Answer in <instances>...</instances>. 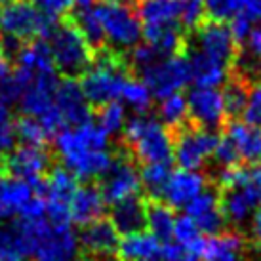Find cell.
Listing matches in <instances>:
<instances>
[{
    "mask_svg": "<svg viewBox=\"0 0 261 261\" xmlns=\"http://www.w3.org/2000/svg\"><path fill=\"white\" fill-rule=\"evenodd\" d=\"M206 19L225 23L246 10L248 0H202Z\"/></svg>",
    "mask_w": 261,
    "mask_h": 261,
    "instance_id": "cell-35",
    "label": "cell"
},
{
    "mask_svg": "<svg viewBox=\"0 0 261 261\" xmlns=\"http://www.w3.org/2000/svg\"><path fill=\"white\" fill-rule=\"evenodd\" d=\"M99 0H74V8L73 10H90L94 8Z\"/></svg>",
    "mask_w": 261,
    "mask_h": 261,
    "instance_id": "cell-45",
    "label": "cell"
},
{
    "mask_svg": "<svg viewBox=\"0 0 261 261\" xmlns=\"http://www.w3.org/2000/svg\"><path fill=\"white\" fill-rule=\"evenodd\" d=\"M212 160L216 162L221 168H231V166H239L242 164L240 162V156H239V151H237V147L232 145V141L227 136H219L218 139V145L214 149V154H212Z\"/></svg>",
    "mask_w": 261,
    "mask_h": 261,
    "instance_id": "cell-36",
    "label": "cell"
},
{
    "mask_svg": "<svg viewBox=\"0 0 261 261\" xmlns=\"http://www.w3.org/2000/svg\"><path fill=\"white\" fill-rule=\"evenodd\" d=\"M202 237L200 231H198V227L193 219L189 218V216H179V218H175V225H174V239L177 240V244L183 248L191 246L195 240H198Z\"/></svg>",
    "mask_w": 261,
    "mask_h": 261,
    "instance_id": "cell-37",
    "label": "cell"
},
{
    "mask_svg": "<svg viewBox=\"0 0 261 261\" xmlns=\"http://www.w3.org/2000/svg\"><path fill=\"white\" fill-rule=\"evenodd\" d=\"M15 143V118L8 109L0 107V152L14 149Z\"/></svg>",
    "mask_w": 261,
    "mask_h": 261,
    "instance_id": "cell-39",
    "label": "cell"
},
{
    "mask_svg": "<svg viewBox=\"0 0 261 261\" xmlns=\"http://www.w3.org/2000/svg\"><path fill=\"white\" fill-rule=\"evenodd\" d=\"M252 25H254V19L250 17V14H248L246 10L240 12V14H237L231 19V23H229V31H231L232 38L237 40L239 46H242V42H246V38H250L252 31H254L252 29Z\"/></svg>",
    "mask_w": 261,
    "mask_h": 261,
    "instance_id": "cell-40",
    "label": "cell"
},
{
    "mask_svg": "<svg viewBox=\"0 0 261 261\" xmlns=\"http://www.w3.org/2000/svg\"><path fill=\"white\" fill-rule=\"evenodd\" d=\"M58 21L59 19L38 12L29 0H10L0 10V27L4 35L19 38L23 42L46 40Z\"/></svg>",
    "mask_w": 261,
    "mask_h": 261,
    "instance_id": "cell-3",
    "label": "cell"
},
{
    "mask_svg": "<svg viewBox=\"0 0 261 261\" xmlns=\"http://www.w3.org/2000/svg\"><path fill=\"white\" fill-rule=\"evenodd\" d=\"M25 257H27V252L15 223L0 227V261L25 259Z\"/></svg>",
    "mask_w": 261,
    "mask_h": 261,
    "instance_id": "cell-33",
    "label": "cell"
},
{
    "mask_svg": "<svg viewBox=\"0 0 261 261\" xmlns=\"http://www.w3.org/2000/svg\"><path fill=\"white\" fill-rule=\"evenodd\" d=\"M46 44L51 51L54 67L63 79H82L94 65V54L67 15L58 21L56 29L46 38Z\"/></svg>",
    "mask_w": 261,
    "mask_h": 261,
    "instance_id": "cell-2",
    "label": "cell"
},
{
    "mask_svg": "<svg viewBox=\"0 0 261 261\" xmlns=\"http://www.w3.org/2000/svg\"><path fill=\"white\" fill-rule=\"evenodd\" d=\"M218 200H219V212L225 219V225H229V231L242 232V227L246 223L252 212L257 206V196L252 191L250 185L242 187H231V189H218ZM244 234V232H242Z\"/></svg>",
    "mask_w": 261,
    "mask_h": 261,
    "instance_id": "cell-15",
    "label": "cell"
},
{
    "mask_svg": "<svg viewBox=\"0 0 261 261\" xmlns=\"http://www.w3.org/2000/svg\"><path fill=\"white\" fill-rule=\"evenodd\" d=\"M248 50L255 58V61L261 65V27L252 31V35L248 38Z\"/></svg>",
    "mask_w": 261,
    "mask_h": 261,
    "instance_id": "cell-42",
    "label": "cell"
},
{
    "mask_svg": "<svg viewBox=\"0 0 261 261\" xmlns=\"http://www.w3.org/2000/svg\"><path fill=\"white\" fill-rule=\"evenodd\" d=\"M0 175H6V166H4V152H0Z\"/></svg>",
    "mask_w": 261,
    "mask_h": 261,
    "instance_id": "cell-47",
    "label": "cell"
},
{
    "mask_svg": "<svg viewBox=\"0 0 261 261\" xmlns=\"http://www.w3.org/2000/svg\"><path fill=\"white\" fill-rule=\"evenodd\" d=\"M94 10L103 27L107 46L118 54L128 56L143 37L141 21H139L136 10L126 6L105 4V2H97Z\"/></svg>",
    "mask_w": 261,
    "mask_h": 261,
    "instance_id": "cell-4",
    "label": "cell"
},
{
    "mask_svg": "<svg viewBox=\"0 0 261 261\" xmlns=\"http://www.w3.org/2000/svg\"><path fill=\"white\" fill-rule=\"evenodd\" d=\"M118 237L120 234L107 218L82 227L79 234L80 261H118L116 259L120 244Z\"/></svg>",
    "mask_w": 261,
    "mask_h": 261,
    "instance_id": "cell-10",
    "label": "cell"
},
{
    "mask_svg": "<svg viewBox=\"0 0 261 261\" xmlns=\"http://www.w3.org/2000/svg\"><path fill=\"white\" fill-rule=\"evenodd\" d=\"M0 221H2V219H0Z\"/></svg>",
    "mask_w": 261,
    "mask_h": 261,
    "instance_id": "cell-49",
    "label": "cell"
},
{
    "mask_svg": "<svg viewBox=\"0 0 261 261\" xmlns=\"http://www.w3.org/2000/svg\"><path fill=\"white\" fill-rule=\"evenodd\" d=\"M33 257L35 261H80L76 232L71 229V225L56 227L50 223L42 239L38 240Z\"/></svg>",
    "mask_w": 261,
    "mask_h": 261,
    "instance_id": "cell-14",
    "label": "cell"
},
{
    "mask_svg": "<svg viewBox=\"0 0 261 261\" xmlns=\"http://www.w3.org/2000/svg\"><path fill=\"white\" fill-rule=\"evenodd\" d=\"M162 244L151 232H139L124 237L118 244L116 259L118 261H160Z\"/></svg>",
    "mask_w": 261,
    "mask_h": 261,
    "instance_id": "cell-25",
    "label": "cell"
},
{
    "mask_svg": "<svg viewBox=\"0 0 261 261\" xmlns=\"http://www.w3.org/2000/svg\"><path fill=\"white\" fill-rule=\"evenodd\" d=\"M132 156L138 166L172 164L174 141L172 134L151 116L136 115L124 124L122 136L116 141Z\"/></svg>",
    "mask_w": 261,
    "mask_h": 261,
    "instance_id": "cell-1",
    "label": "cell"
},
{
    "mask_svg": "<svg viewBox=\"0 0 261 261\" xmlns=\"http://www.w3.org/2000/svg\"><path fill=\"white\" fill-rule=\"evenodd\" d=\"M134 10L141 21L143 38L147 44H152L168 29H181L179 0H138Z\"/></svg>",
    "mask_w": 261,
    "mask_h": 261,
    "instance_id": "cell-11",
    "label": "cell"
},
{
    "mask_svg": "<svg viewBox=\"0 0 261 261\" xmlns=\"http://www.w3.org/2000/svg\"><path fill=\"white\" fill-rule=\"evenodd\" d=\"M170 134L174 141V160L179 164V170H189V172L204 168L208 159H212L219 139L218 134L196 128L189 120L181 128Z\"/></svg>",
    "mask_w": 261,
    "mask_h": 261,
    "instance_id": "cell-7",
    "label": "cell"
},
{
    "mask_svg": "<svg viewBox=\"0 0 261 261\" xmlns=\"http://www.w3.org/2000/svg\"><path fill=\"white\" fill-rule=\"evenodd\" d=\"M56 164L58 159L50 147L17 145L4 152L6 175L29 183L31 187H37L38 183L44 181Z\"/></svg>",
    "mask_w": 261,
    "mask_h": 261,
    "instance_id": "cell-8",
    "label": "cell"
},
{
    "mask_svg": "<svg viewBox=\"0 0 261 261\" xmlns=\"http://www.w3.org/2000/svg\"><path fill=\"white\" fill-rule=\"evenodd\" d=\"M15 65H17V69H23V71H27V73H31V74L56 73L54 59H51V51H50V48H48L46 40L25 42Z\"/></svg>",
    "mask_w": 261,
    "mask_h": 261,
    "instance_id": "cell-27",
    "label": "cell"
},
{
    "mask_svg": "<svg viewBox=\"0 0 261 261\" xmlns=\"http://www.w3.org/2000/svg\"><path fill=\"white\" fill-rule=\"evenodd\" d=\"M189 122L208 132H221L225 126L221 92L216 88H195L187 95Z\"/></svg>",
    "mask_w": 261,
    "mask_h": 261,
    "instance_id": "cell-12",
    "label": "cell"
},
{
    "mask_svg": "<svg viewBox=\"0 0 261 261\" xmlns=\"http://www.w3.org/2000/svg\"><path fill=\"white\" fill-rule=\"evenodd\" d=\"M35 196L29 183L15 179L10 175H0V219L19 216L23 206Z\"/></svg>",
    "mask_w": 261,
    "mask_h": 261,
    "instance_id": "cell-23",
    "label": "cell"
},
{
    "mask_svg": "<svg viewBox=\"0 0 261 261\" xmlns=\"http://www.w3.org/2000/svg\"><path fill=\"white\" fill-rule=\"evenodd\" d=\"M250 84H252V80L248 79L242 71H239L237 67L229 73V76L225 80L223 92H221L225 124L234 122V120H240V118H242L244 107H246V103H248Z\"/></svg>",
    "mask_w": 261,
    "mask_h": 261,
    "instance_id": "cell-21",
    "label": "cell"
},
{
    "mask_svg": "<svg viewBox=\"0 0 261 261\" xmlns=\"http://www.w3.org/2000/svg\"><path fill=\"white\" fill-rule=\"evenodd\" d=\"M159 116L160 124L168 132H174L177 128H181L183 124L189 120L187 97H185V94L177 92V94H172L168 95L166 99H162L159 105Z\"/></svg>",
    "mask_w": 261,
    "mask_h": 261,
    "instance_id": "cell-28",
    "label": "cell"
},
{
    "mask_svg": "<svg viewBox=\"0 0 261 261\" xmlns=\"http://www.w3.org/2000/svg\"><path fill=\"white\" fill-rule=\"evenodd\" d=\"M212 183L206 174L198 172H189V170H175L168 179L164 193H162V202L168 204L172 210L185 208L191 200L204 193Z\"/></svg>",
    "mask_w": 261,
    "mask_h": 261,
    "instance_id": "cell-17",
    "label": "cell"
},
{
    "mask_svg": "<svg viewBox=\"0 0 261 261\" xmlns=\"http://www.w3.org/2000/svg\"><path fill=\"white\" fill-rule=\"evenodd\" d=\"M138 76L149 88L151 95L162 101L168 95L177 94L187 86V82L191 80V71H189L187 58L183 54V56L162 59L145 71H141Z\"/></svg>",
    "mask_w": 261,
    "mask_h": 261,
    "instance_id": "cell-9",
    "label": "cell"
},
{
    "mask_svg": "<svg viewBox=\"0 0 261 261\" xmlns=\"http://www.w3.org/2000/svg\"><path fill=\"white\" fill-rule=\"evenodd\" d=\"M172 175V164H147L141 166V189H145V196L149 200H162V193L168 179Z\"/></svg>",
    "mask_w": 261,
    "mask_h": 261,
    "instance_id": "cell-29",
    "label": "cell"
},
{
    "mask_svg": "<svg viewBox=\"0 0 261 261\" xmlns=\"http://www.w3.org/2000/svg\"><path fill=\"white\" fill-rule=\"evenodd\" d=\"M15 139H19L21 145L29 147L50 145V136L46 134L40 120L27 115H19L15 118Z\"/></svg>",
    "mask_w": 261,
    "mask_h": 261,
    "instance_id": "cell-30",
    "label": "cell"
},
{
    "mask_svg": "<svg viewBox=\"0 0 261 261\" xmlns=\"http://www.w3.org/2000/svg\"><path fill=\"white\" fill-rule=\"evenodd\" d=\"M94 116L97 120V126L107 136L122 134L124 124H126V111H124V105H120L118 101H113L109 105L99 107V109H94Z\"/></svg>",
    "mask_w": 261,
    "mask_h": 261,
    "instance_id": "cell-32",
    "label": "cell"
},
{
    "mask_svg": "<svg viewBox=\"0 0 261 261\" xmlns=\"http://www.w3.org/2000/svg\"><path fill=\"white\" fill-rule=\"evenodd\" d=\"M14 261H27V259H14Z\"/></svg>",
    "mask_w": 261,
    "mask_h": 261,
    "instance_id": "cell-48",
    "label": "cell"
},
{
    "mask_svg": "<svg viewBox=\"0 0 261 261\" xmlns=\"http://www.w3.org/2000/svg\"><path fill=\"white\" fill-rule=\"evenodd\" d=\"M185 58H187L189 71H191V80L196 84V88H218L229 76V71L225 67L212 61L208 56H204L202 51L196 50L195 46L189 42Z\"/></svg>",
    "mask_w": 261,
    "mask_h": 261,
    "instance_id": "cell-22",
    "label": "cell"
},
{
    "mask_svg": "<svg viewBox=\"0 0 261 261\" xmlns=\"http://www.w3.org/2000/svg\"><path fill=\"white\" fill-rule=\"evenodd\" d=\"M223 136L232 141L244 166H257L261 164V128L248 126L242 120L227 122L221 130Z\"/></svg>",
    "mask_w": 261,
    "mask_h": 261,
    "instance_id": "cell-20",
    "label": "cell"
},
{
    "mask_svg": "<svg viewBox=\"0 0 261 261\" xmlns=\"http://www.w3.org/2000/svg\"><path fill=\"white\" fill-rule=\"evenodd\" d=\"M174 210L168 204H164L162 200L147 198V229L160 244H168L174 239Z\"/></svg>",
    "mask_w": 261,
    "mask_h": 261,
    "instance_id": "cell-26",
    "label": "cell"
},
{
    "mask_svg": "<svg viewBox=\"0 0 261 261\" xmlns=\"http://www.w3.org/2000/svg\"><path fill=\"white\" fill-rule=\"evenodd\" d=\"M10 71H12V65H10L6 59L0 56V80L4 79V76H8V74H10Z\"/></svg>",
    "mask_w": 261,
    "mask_h": 261,
    "instance_id": "cell-46",
    "label": "cell"
},
{
    "mask_svg": "<svg viewBox=\"0 0 261 261\" xmlns=\"http://www.w3.org/2000/svg\"><path fill=\"white\" fill-rule=\"evenodd\" d=\"M54 105L58 109L65 128H79L84 124H90L94 118V111L82 94L79 80L61 79L56 90Z\"/></svg>",
    "mask_w": 261,
    "mask_h": 261,
    "instance_id": "cell-13",
    "label": "cell"
},
{
    "mask_svg": "<svg viewBox=\"0 0 261 261\" xmlns=\"http://www.w3.org/2000/svg\"><path fill=\"white\" fill-rule=\"evenodd\" d=\"M105 212V200H103L99 187L95 181H82L74 191L71 204H69V216L71 221L80 227L94 223L103 218Z\"/></svg>",
    "mask_w": 261,
    "mask_h": 261,
    "instance_id": "cell-19",
    "label": "cell"
},
{
    "mask_svg": "<svg viewBox=\"0 0 261 261\" xmlns=\"http://www.w3.org/2000/svg\"><path fill=\"white\" fill-rule=\"evenodd\" d=\"M246 250V237L242 232L225 231L206 240L202 261H240Z\"/></svg>",
    "mask_w": 261,
    "mask_h": 261,
    "instance_id": "cell-24",
    "label": "cell"
},
{
    "mask_svg": "<svg viewBox=\"0 0 261 261\" xmlns=\"http://www.w3.org/2000/svg\"><path fill=\"white\" fill-rule=\"evenodd\" d=\"M250 244L261 252V206L254 212L252 225H250Z\"/></svg>",
    "mask_w": 261,
    "mask_h": 261,
    "instance_id": "cell-41",
    "label": "cell"
},
{
    "mask_svg": "<svg viewBox=\"0 0 261 261\" xmlns=\"http://www.w3.org/2000/svg\"><path fill=\"white\" fill-rule=\"evenodd\" d=\"M33 76L35 74L27 73L23 69H17L15 73L8 74V76H4V79L0 80V107L8 109L10 105L19 101L27 84L33 80Z\"/></svg>",
    "mask_w": 261,
    "mask_h": 261,
    "instance_id": "cell-31",
    "label": "cell"
},
{
    "mask_svg": "<svg viewBox=\"0 0 261 261\" xmlns=\"http://www.w3.org/2000/svg\"><path fill=\"white\" fill-rule=\"evenodd\" d=\"M95 183L99 187L105 204H111V206L128 196L141 193V177H139L138 164L118 143L113 151V162H111L109 170Z\"/></svg>",
    "mask_w": 261,
    "mask_h": 261,
    "instance_id": "cell-5",
    "label": "cell"
},
{
    "mask_svg": "<svg viewBox=\"0 0 261 261\" xmlns=\"http://www.w3.org/2000/svg\"><path fill=\"white\" fill-rule=\"evenodd\" d=\"M187 42L193 44L204 56H208L212 61L225 67L229 73L239 63L242 54V46H239L232 38L229 27L225 23L210 21V19H204L198 25V29L187 37Z\"/></svg>",
    "mask_w": 261,
    "mask_h": 261,
    "instance_id": "cell-6",
    "label": "cell"
},
{
    "mask_svg": "<svg viewBox=\"0 0 261 261\" xmlns=\"http://www.w3.org/2000/svg\"><path fill=\"white\" fill-rule=\"evenodd\" d=\"M120 97H124L126 103H128L138 115H145L147 111L151 109L152 97H151L149 88H147L141 80L134 79V76H130V79L124 82L122 95H120Z\"/></svg>",
    "mask_w": 261,
    "mask_h": 261,
    "instance_id": "cell-34",
    "label": "cell"
},
{
    "mask_svg": "<svg viewBox=\"0 0 261 261\" xmlns=\"http://www.w3.org/2000/svg\"><path fill=\"white\" fill-rule=\"evenodd\" d=\"M248 185L252 187V191L255 193L257 200L261 202V164L250 168V177H248Z\"/></svg>",
    "mask_w": 261,
    "mask_h": 261,
    "instance_id": "cell-43",
    "label": "cell"
},
{
    "mask_svg": "<svg viewBox=\"0 0 261 261\" xmlns=\"http://www.w3.org/2000/svg\"><path fill=\"white\" fill-rule=\"evenodd\" d=\"M111 218L109 221L116 229L118 234L132 237L145 232L147 229V196L145 195H134L124 198L120 202L111 206Z\"/></svg>",
    "mask_w": 261,
    "mask_h": 261,
    "instance_id": "cell-18",
    "label": "cell"
},
{
    "mask_svg": "<svg viewBox=\"0 0 261 261\" xmlns=\"http://www.w3.org/2000/svg\"><path fill=\"white\" fill-rule=\"evenodd\" d=\"M29 2L38 12L54 19H63L74 8V0H29Z\"/></svg>",
    "mask_w": 261,
    "mask_h": 261,
    "instance_id": "cell-38",
    "label": "cell"
},
{
    "mask_svg": "<svg viewBox=\"0 0 261 261\" xmlns=\"http://www.w3.org/2000/svg\"><path fill=\"white\" fill-rule=\"evenodd\" d=\"M246 12L252 19H261V0H248Z\"/></svg>",
    "mask_w": 261,
    "mask_h": 261,
    "instance_id": "cell-44",
    "label": "cell"
},
{
    "mask_svg": "<svg viewBox=\"0 0 261 261\" xmlns=\"http://www.w3.org/2000/svg\"><path fill=\"white\" fill-rule=\"evenodd\" d=\"M58 84L59 79L56 73L35 74L33 80L25 88L21 99H19L21 115L33 116V118H42L46 113H50L56 107L54 97H56Z\"/></svg>",
    "mask_w": 261,
    "mask_h": 261,
    "instance_id": "cell-16",
    "label": "cell"
}]
</instances>
